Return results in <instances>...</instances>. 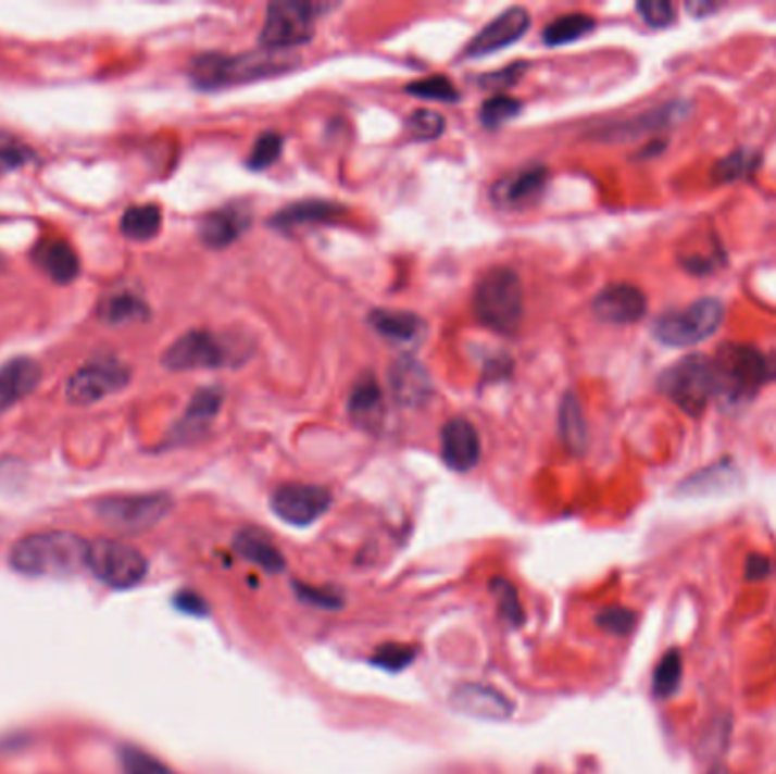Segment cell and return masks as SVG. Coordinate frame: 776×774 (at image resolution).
Segmentation results:
<instances>
[{
	"instance_id": "obj_30",
	"label": "cell",
	"mask_w": 776,
	"mask_h": 774,
	"mask_svg": "<svg viewBox=\"0 0 776 774\" xmlns=\"http://www.w3.org/2000/svg\"><path fill=\"white\" fill-rule=\"evenodd\" d=\"M759 166H761V152L754 148H740L715 164L713 179L715 183H736V179L754 175Z\"/></svg>"
},
{
	"instance_id": "obj_47",
	"label": "cell",
	"mask_w": 776,
	"mask_h": 774,
	"mask_svg": "<svg viewBox=\"0 0 776 774\" xmlns=\"http://www.w3.org/2000/svg\"><path fill=\"white\" fill-rule=\"evenodd\" d=\"M688 10L692 12V14H697V16H704V14H709V12H715L717 10V5H706V3H702V5H688Z\"/></svg>"
},
{
	"instance_id": "obj_40",
	"label": "cell",
	"mask_w": 776,
	"mask_h": 774,
	"mask_svg": "<svg viewBox=\"0 0 776 774\" xmlns=\"http://www.w3.org/2000/svg\"><path fill=\"white\" fill-rule=\"evenodd\" d=\"M413 659H416V648H411V645H402V642H386L375 652L373 663L396 673V670L406 667Z\"/></svg>"
},
{
	"instance_id": "obj_41",
	"label": "cell",
	"mask_w": 776,
	"mask_h": 774,
	"mask_svg": "<svg viewBox=\"0 0 776 774\" xmlns=\"http://www.w3.org/2000/svg\"><path fill=\"white\" fill-rule=\"evenodd\" d=\"M636 621H638V615L631 611V609H625V607H609L604 609L600 615H598V627L609 632V634H615V636H625V634H631L634 627H636Z\"/></svg>"
},
{
	"instance_id": "obj_2",
	"label": "cell",
	"mask_w": 776,
	"mask_h": 774,
	"mask_svg": "<svg viewBox=\"0 0 776 774\" xmlns=\"http://www.w3.org/2000/svg\"><path fill=\"white\" fill-rule=\"evenodd\" d=\"M296 62L287 60V55H277L275 50H264V53H248V55H221V53H204L191 62V80L198 89H227L237 85H248L264 77L281 75L284 71L293 68Z\"/></svg>"
},
{
	"instance_id": "obj_32",
	"label": "cell",
	"mask_w": 776,
	"mask_h": 774,
	"mask_svg": "<svg viewBox=\"0 0 776 774\" xmlns=\"http://www.w3.org/2000/svg\"><path fill=\"white\" fill-rule=\"evenodd\" d=\"M546 183H548V168L546 166H531L523 173H517L511 183L506 185V191H504V198L515 204V208H521V204H527V202H534L540 191L546 189Z\"/></svg>"
},
{
	"instance_id": "obj_36",
	"label": "cell",
	"mask_w": 776,
	"mask_h": 774,
	"mask_svg": "<svg viewBox=\"0 0 776 774\" xmlns=\"http://www.w3.org/2000/svg\"><path fill=\"white\" fill-rule=\"evenodd\" d=\"M281 137L277 133H264L256 139V143L250 150L248 158V168L252 171H266L271 168L281 154Z\"/></svg>"
},
{
	"instance_id": "obj_29",
	"label": "cell",
	"mask_w": 776,
	"mask_h": 774,
	"mask_svg": "<svg viewBox=\"0 0 776 774\" xmlns=\"http://www.w3.org/2000/svg\"><path fill=\"white\" fill-rule=\"evenodd\" d=\"M594 30V18L588 14H565L552 21L546 30H542V41L548 46H565L573 43L588 33Z\"/></svg>"
},
{
	"instance_id": "obj_14",
	"label": "cell",
	"mask_w": 776,
	"mask_h": 774,
	"mask_svg": "<svg viewBox=\"0 0 776 774\" xmlns=\"http://www.w3.org/2000/svg\"><path fill=\"white\" fill-rule=\"evenodd\" d=\"M592 312L602 323L631 325L647 314V298L631 284H611L592 300Z\"/></svg>"
},
{
	"instance_id": "obj_23",
	"label": "cell",
	"mask_w": 776,
	"mask_h": 774,
	"mask_svg": "<svg viewBox=\"0 0 776 774\" xmlns=\"http://www.w3.org/2000/svg\"><path fill=\"white\" fill-rule=\"evenodd\" d=\"M235 550L239 552V557L259 565L271 575L281 573L284 565H287L284 554L273 546V540L256 529L239 532L235 538Z\"/></svg>"
},
{
	"instance_id": "obj_25",
	"label": "cell",
	"mask_w": 776,
	"mask_h": 774,
	"mask_svg": "<svg viewBox=\"0 0 776 774\" xmlns=\"http://www.w3.org/2000/svg\"><path fill=\"white\" fill-rule=\"evenodd\" d=\"M559 429L565 448L573 454H584L588 446V425L575 394H565L559 411Z\"/></svg>"
},
{
	"instance_id": "obj_16",
	"label": "cell",
	"mask_w": 776,
	"mask_h": 774,
	"mask_svg": "<svg viewBox=\"0 0 776 774\" xmlns=\"http://www.w3.org/2000/svg\"><path fill=\"white\" fill-rule=\"evenodd\" d=\"M454 711L471 715L477 720H490L500 722L511 717L513 713V702L506 698L504 692L484 686V684H463L459 686L452 698H450Z\"/></svg>"
},
{
	"instance_id": "obj_42",
	"label": "cell",
	"mask_w": 776,
	"mask_h": 774,
	"mask_svg": "<svg viewBox=\"0 0 776 774\" xmlns=\"http://www.w3.org/2000/svg\"><path fill=\"white\" fill-rule=\"evenodd\" d=\"M636 12L652 28H665V25L675 21V8L665 3V0H642V3L636 5Z\"/></svg>"
},
{
	"instance_id": "obj_8",
	"label": "cell",
	"mask_w": 776,
	"mask_h": 774,
	"mask_svg": "<svg viewBox=\"0 0 776 774\" xmlns=\"http://www.w3.org/2000/svg\"><path fill=\"white\" fill-rule=\"evenodd\" d=\"M321 8L302 0H275L266 10L262 46L266 50H287L314 39Z\"/></svg>"
},
{
	"instance_id": "obj_35",
	"label": "cell",
	"mask_w": 776,
	"mask_h": 774,
	"mask_svg": "<svg viewBox=\"0 0 776 774\" xmlns=\"http://www.w3.org/2000/svg\"><path fill=\"white\" fill-rule=\"evenodd\" d=\"M121 763L125 774H175L166 763H162L160 759H154L152 754L133 745H127L121 750Z\"/></svg>"
},
{
	"instance_id": "obj_6",
	"label": "cell",
	"mask_w": 776,
	"mask_h": 774,
	"mask_svg": "<svg viewBox=\"0 0 776 774\" xmlns=\"http://www.w3.org/2000/svg\"><path fill=\"white\" fill-rule=\"evenodd\" d=\"M724 304L717 298H702L681 312H665L654 321V337L672 348L697 346L719 329Z\"/></svg>"
},
{
	"instance_id": "obj_46",
	"label": "cell",
	"mask_w": 776,
	"mask_h": 774,
	"mask_svg": "<svg viewBox=\"0 0 776 774\" xmlns=\"http://www.w3.org/2000/svg\"><path fill=\"white\" fill-rule=\"evenodd\" d=\"M177 607L187 611V613H193V615H202L206 613V604L204 600H200L196 592H183V596L177 598Z\"/></svg>"
},
{
	"instance_id": "obj_5",
	"label": "cell",
	"mask_w": 776,
	"mask_h": 774,
	"mask_svg": "<svg viewBox=\"0 0 776 774\" xmlns=\"http://www.w3.org/2000/svg\"><path fill=\"white\" fill-rule=\"evenodd\" d=\"M661 394L675 402L684 414L702 416L709 402L717 396V379L713 359L704 354H690L675 366L661 373L659 377Z\"/></svg>"
},
{
	"instance_id": "obj_9",
	"label": "cell",
	"mask_w": 776,
	"mask_h": 774,
	"mask_svg": "<svg viewBox=\"0 0 776 774\" xmlns=\"http://www.w3.org/2000/svg\"><path fill=\"white\" fill-rule=\"evenodd\" d=\"M173 507L166 494L110 496L96 502V513L102 523L118 532H146L160 525Z\"/></svg>"
},
{
	"instance_id": "obj_37",
	"label": "cell",
	"mask_w": 776,
	"mask_h": 774,
	"mask_svg": "<svg viewBox=\"0 0 776 774\" xmlns=\"http://www.w3.org/2000/svg\"><path fill=\"white\" fill-rule=\"evenodd\" d=\"M493 592H496V598H498V607L502 611V615L506 617V621L515 627H521L523 621H525V611H523V604L521 600H517V590L511 582L506 579H496L493 584Z\"/></svg>"
},
{
	"instance_id": "obj_27",
	"label": "cell",
	"mask_w": 776,
	"mask_h": 774,
	"mask_svg": "<svg viewBox=\"0 0 776 774\" xmlns=\"http://www.w3.org/2000/svg\"><path fill=\"white\" fill-rule=\"evenodd\" d=\"M162 212L158 204H137L121 219V235L129 241H150L160 235Z\"/></svg>"
},
{
	"instance_id": "obj_22",
	"label": "cell",
	"mask_w": 776,
	"mask_h": 774,
	"mask_svg": "<svg viewBox=\"0 0 776 774\" xmlns=\"http://www.w3.org/2000/svg\"><path fill=\"white\" fill-rule=\"evenodd\" d=\"M35 262L58 284H71L80 273V260L62 239H48L35 248Z\"/></svg>"
},
{
	"instance_id": "obj_38",
	"label": "cell",
	"mask_w": 776,
	"mask_h": 774,
	"mask_svg": "<svg viewBox=\"0 0 776 774\" xmlns=\"http://www.w3.org/2000/svg\"><path fill=\"white\" fill-rule=\"evenodd\" d=\"M406 130L416 139H436L446 130V118L431 110H418L409 116Z\"/></svg>"
},
{
	"instance_id": "obj_20",
	"label": "cell",
	"mask_w": 776,
	"mask_h": 774,
	"mask_svg": "<svg viewBox=\"0 0 776 774\" xmlns=\"http://www.w3.org/2000/svg\"><path fill=\"white\" fill-rule=\"evenodd\" d=\"M41 382V366L30 357L10 359L0 369V414L28 398Z\"/></svg>"
},
{
	"instance_id": "obj_39",
	"label": "cell",
	"mask_w": 776,
	"mask_h": 774,
	"mask_svg": "<svg viewBox=\"0 0 776 774\" xmlns=\"http://www.w3.org/2000/svg\"><path fill=\"white\" fill-rule=\"evenodd\" d=\"M35 160V152L21 143L12 135H0V171H14L23 168Z\"/></svg>"
},
{
	"instance_id": "obj_48",
	"label": "cell",
	"mask_w": 776,
	"mask_h": 774,
	"mask_svg": "<svg viewBox=\"0 0 776 774\" xmlns=\"http://www.w3.org/2000/svg\"><path fill=\"white\" fill-rule=\"evenodd\" d=\"M709 774H729L727 772V765H722V763H715L713 767H711V772Z\"/></svg>"
},
{
	"instance_id": "obj_1",
	"label": "cell",
	"mask_w": 776,
	"mask_h": 774,
	"mask_svg": "<svg viewBox=\"0 0 776 774\" xmlns=\"http://www.w3.org/2000/svg\"><path fill=\"white\" fill-rule=\"evenodd\" d=\"M89 544L71 532H37L21 538L10 552L14 571L30 577H71L87 567Z\"/></svg>"
},
{
	"instance_id": "obj_7",
	"label": "cell",
	"mask_w": 776,
	"mask_h": 774,
	"mask_svg": "<svg viewBox=\"0 0 776 774\" xmlns=\"http://www.w3.org/2000/svg\"><path fill=\"white\" fill-rule=\"evenodd\" d=\"M87 567L105 586L125 590L143 582L148 561L137 548L123 544V540L98 538L89 544Z\"/></svg>"
},
{
	"instance_id": "obj_13",
	"label": "cell",
	"mask_w": 776,
	"mask_h": 774,
	"mask_svg": "<svg viewBox=\"0 0 776 774\" xmlns=\"http://www.w3.org/2000/svg\"><path fill=\"white\" fill-rule=\"evenodd\" d=\"M527 30H529V12L525 8H509L473 37V41L463 50V58L477 60L490 53H498V50H504L511 43L521 41Z\"/></svg>"
},
{
	"instance_id": "obj_4",
	"label": "cell",
	"mask_w": 776,
	"mask_h": 774,
	"mask_svg": "<svg viewBox=\"0 0 776 774\" xmlns=\"http://www.w3.org/2000/svg\"><path fill=\"white\" fill-rule=\"evenodd\" d=\"M713 369L717 396H724L731 402L754 398L761 386L776 375L774 361H769L761 350L738 344L719 348L713 359Z\"/></svg>"
},
{
	"instance_id": "obj_44",
	"label": "cell",
	"mask_w": 776,
	"mask_h": 774,
	"mask_svg": "<svg viewBox=\"0 0 776 774\" xmlns=\"http://www.w3.org/2000/svg\"><path fill=\"white\" fill-rule=\"evenodd\" d=\"M296 592L306 600V602H312V604H318V607H327V609H336L341 602L336 600L334 592H325L321 588H312V586H304V584H296Z\"/></svg>"
},
{
	"instance_id": "obj_12",
	"label": "cell",
	"mask_w": 776,
	"mask_h": 774,
	"mask_svg": "<svg viewBox=\"0 0 776 774\" xmlns=\"http://www.w3.org/2000/svg\"><path fill=\"white\" fill-rule=\"evenodd\" d=\"M129 382V369L116 359L93 361L66 382V400L73 404H93L102 398L114 396L125 389Z\"/></svg>"
},
{
	"instance_id": "obj_19",
	"label": "cell",
	"mask_w": 776,
	"mask_h": 774,
	"mask_svg": "<svg viewBox=\"0 0 776 774\" xmlns=\"http://www.w3.org/2000/svg\"><path fill=\"white\" fill-rule=\"evenodd\" d=\"M388 379H391L393 398L402 407H421L431 396L429 373L421 361L413 357H400L391 373H388Z\"/></svg>"
},
{
	"instance_id": "obj_3",
	"label": "cell",
	"mask_w": 776,
	"mask_h": 774,
	"mask_svg": "<svg viewBox=\"0 0 776 774\" xmlns=\"http://www.w3.org/2000/svg\"><path fill=\"white\" fill-rule=\"evenodd\" d=\"M473 309L479 323L488 329L498 334H515L525 314L521 277L511 269H490L477 282Z\"/></svg>"
},
{
	"instance_id": "obj_17",
	"label": "cell",
	"mask_w": 776,
	"mask_h": 774,
	"mask_svg": "<svg viewBox=\"0 0 776 774\" xmlns=\"http://www.w3.org/2000/svg\"><path fill=\"white\" fill-rule=\"evenodd\" d=\"M223 400L225 398H223L221 389H200L191 398L185 416L179 419L177 425L173 427V432L168 436V444L185 446V444H191V441H196V438H200L206 429H210L214 419L218 416Z\"/></svg>"
},
{
	"instance_id": "obj_24",
	"label": "cell",
	"mask_w": 776,
	"mask_h": 774,
	"mask_svg": "<svg viewBox=\"0 0 776 774\" xmlns=\"http://www.w3.org/2000/svg\"><path fill=\"white\" fill-rule=\"evenodd\" d=\"M368 323L381 337L391 341H413L423 332V321L411 312H396V309H373Z\"/></svg>"
},
{
	"instance_id": "obj_43",
	"label": "cell",
	"mask_w": 776,
	"mask_h": 774,
	"mask_svg": "<svg viewBox=\"0 0 776 774\" xmlns=\"http://www.w3.org/2000/svg\"><path fill=\"white\" fill-rule=\"evenodd\" d=\"M772 567H774V563L769 557L754 552V554H749L744 561V577L749 582H761L772 575Z\"/></svg>"
},
{
	"instance_id": "obj_11",
	"label": "cell",
	"mask_w": 776,
	"mask_h": 774,
	"mask_svg": "<svg viewBox=\"0 0 776 774\" xmlns=\"http://www.w3.org/2000/svg\"><path fill=\"white\" fill-rule=\"evenodd\" d=\"M331 496L314 484H281L271 496V509L279 521L293 527L314 525L329 511Z\"/></svg>"
},
{
	"instance_id": "obj_26",
	"label": "cell",
	"mask_w": 776,
	"mask_h": 774,
	"mask_svg": "<svg viewBox=\"0 0 776 774\" xmlns=\"http://www.w3.org/2000/svg\"><path fill=\"white\" fill-rule=\"evenodd\" d=\"M348 411L350 419L359 425L371 427L381 411V389L375 377H361L348 400Z\"/></svg>"
},
{
	"instance_id": "obj_18",
	"label": "cell",
	"mask_w": 776,
	"mask_h": 774,
	"mask_svg": "<svg viewBox=\"0 0 776 774\" xmlns=\"http://www.w3.org/2000/svg\"><path fill=\"white\" fill-rule=\"evenodd\" d=\"M250 221L252 219L246 208H241V204H229V208L216 210L200 219L198 237L206 248L221 250L243 237V232L250 227Z\"/></svg>"
},
{
	"instance_id": "obj_21",
	"label": "cell",
	"mask_w": 776,
	"mask_h": 774,
	"mask_svg": "<svg viewBox=\"0 0 776 774\" xmlns=\"http://www.w3.org/2000/svg\"><path fill=\"white\" fill-rule=\"evenodd\" d=\"M343 210L339 204L327 202V200H302L293 202L289 208H284L275 212L268 221L271 227L277 229H293L302 225H314V223H334L339 221Z\"/></svg>"
},
{
	"instance_id": "obj_28",
	"label": "cell",
	"mask_w": 776,
	"mask_h": 774,
	"mask_svg": "<svg viewBox=\"0 0 776 774\" xmlns=\"http://www.w3.org/2000/svg\"><path fill=\"white\" fill-rule=\"evenodd\" d=\"M684 677V659L679 650H667L654 667L652 692L656 700H669L681 686Z\"/></svg>"
},
{
	"instance_id": "obj_34",
	"label": "cell",
	"mask_w": 776,
	"mask_h": 774,
	"mask_svg": "<svg viewBox=\"0 0 776 774\" xmlns=\"http://www.w3.org/2000/svg\"><path fill=\"white\" fill-rule=\"evenodd\" d=\"M521 108H523L521 100H515V98L504 96V93H496L493 98H488L481 105L479 121L486 127H500L506 121H511L513 116H517Z\"/></svg>"
},
{
	"instance_id": "obj_33",
	"label": "cell",
	"mask_w": 776,
	"mask_h": 774,
	"mask_svg": "<svg viewBox=\"0 0 776 774\" xmlns=\"http://www.w3.org/2000/svg\"><path fill=\"white\" fill-rule=\"evenodd\" d=\"M404 91L409 96H416V98H423V100H436V102H456L459 100L456 87L443 75L423 77V80L406 85Z\"/></svg>"
},
{
	"instance_id": "obj_10",
	"label": "cell",
	"mask_w": 776,
	"mask_h": 774,
	"mask_svg": "<svg viewBox=\"0 0 776 774\" xmlns=\"http://www.w3.org/2000/svg\"><path fill=\"white\" fill-rule=\"evenodd\" d=\"M229 361V350L212 332L191 329L183 334L164 354L162 364L168 371H206L223 369Z\"/></svg>"
},
{
	"instance_id": "obj_31",
	"label": "cell",
	"mask_w": 776,
	"mask_h": 774,
	"mask_svg": "<svg viewBox=\"0 0 776 774\" xmlns=\"http://www.w3.org/2000/svg\"><path fill=\"white\" fill-rule=\"evenodd\" d=\"M100 316L110 325L139 323L148 319V304L135 294H118L102 304Z\"/></svg>"
},
{
	"instance_id": "obj_45",
	"label": "cell",
	"mask_w": 776,
	"mask_h": 774,
	"mask_svg": "<svg viewBox=\"0 0 776 774\" xmlns=\"http://www.w3.org/2000/svg\"><path fill=\"white\" fill-rule=\"evenodd\" d=\"M525 66L523 64H517V66H509L504 71H498V73H490L484 77V85L490 87V89H504L509 85H513L517 77H521V71Z\"/></svg>"
},
{
	"instance_id": "obj_15",
	"label": "cell",
	"mask_w": 776,
	"mask_h": 774,
	"mask_svg": "<svg viewBox=\"0 0 776 774\" xmlns=\"http://www.w3.org/2000/svg\"><path fill=\"white\" fill-rule=\"evenodd\" d=\"M441 457L456 473L473 471L481 457V441L475 425L465 419H452L441 429Z\"/></svg>"
}]
</instances>
